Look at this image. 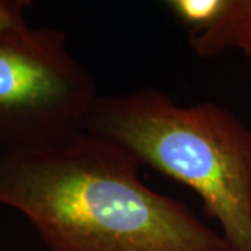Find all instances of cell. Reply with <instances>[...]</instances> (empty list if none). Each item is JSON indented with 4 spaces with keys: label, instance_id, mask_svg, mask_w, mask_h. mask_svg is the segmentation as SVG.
Segmentation results:
<instances>
[{
    "label": "cell",
    "instance_id": "cell-1",
    "mask_svg": "<svg viewBox=\"0 0 251 251\" xmlns=\"http://www.w3.org/2000/svg\"><path fill=\"white\" fill-rule=\"evenodd\" d=\"M140 166L87 131L0 150V204L25 216L50 251H229L186 204L145 186Z\"/></svg>",
    "mask_w": 251,
    "mask_h": 251
},
{
    "label": "cell",
    "instance_id": "cell-2",
    "mask_svg": "<svg viewBox=\"0 0 251 251\" xmlns=\"http://www.w3.org/2000/svg\"><path fill=\"white\" fill-rule=\"evenodd\" d=\"M85 131L190 187L222 227L229 251H251V130L219 105H177L144 88L99 95Z\"/></svg>",
    "mask_w": 251,
    "mask_h": 251
},
{
    "label": "cell",
    "instance_id": "cell-3",
    "mask_svg": "<svg viewBox=\"0 0 251 251\" xmlns=\"http://www.w3.org/2000/svg\"><path fill=\"white\" fill-rule=\"evenodd\" d=\"M98 97L62 29L24 24L0 32V150L52 147L81 134Z\"/></svg>",
    "mask_w": 251,
    "mask_h": 251
},
{
    "label": "cell",
    "instance_id": "cell-4",
    "mask_svg": "<svg viewBox=\"0 0 251 251\" xmlns=\"http://www.w3.org/2000/svg\"><path fill=\"white\" fill-rule=\"evenodd\" d=\"M251 42V0H224L205 27L190 29L188 44L200 57H215L229 48L242 50Z\"/></svg>",
    "mask_w": 251,
    "mask_h": 251
},
{
    "label": "cell",
    "instance_id": "cell-5",
    "mask_svg": "<svg viewBox=\"0 0 251 251\" xmlns=\"http://www.w3.org/2000/svg\"><path fill=\"white\" fill-rule=\"evenodd\" d=\"M224 0H169L166 7L188 29L205 27L222 7Z\"/></svg>",
    "mask_w": 251,
    "mask_h": 251
},
{
    "label": "cell",
    "instance_id": "cell-6",
    "mask_svg": "<svg viewBox=\"0 0 251 251\" xmlns=\"http://www.w3.org/2000/svg\"><path fill=\"white\" fill-rule=\"evenodd\" d=\"M31 4L28 0H0V32L27 24L25 11Z\"/></svg>",
    "mask_w": 251,
    "mask_h": 251
},
{
    "label": "cell",
    "instance_id": "cell-7",
    "mask_svg": "<svg viewBox=\"0 0 251 251\" xmlns=\"http://www.w3.org/2000/svg\"><path fill=\"white\" fill-rule=\"evenodd\" d=\"M242 52L246 54L247 57H250V59H251V42H250V44H247V45L243 48Z\"/></svg>",
    "mask_w": 251,
    "mask_h": 251
}]
</instances>
